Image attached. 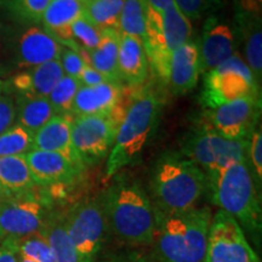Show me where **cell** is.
<instances>
[{"mask_svg": "<svg viewBox=\"0 0 262 262\" xmlns=\"http://www.w3.org/2000/svg\"><path fill=\"white\" fill-rule=\"evenodd\" d=\"M108 232L127 247H149L155 242L156 214L147 192L127 178H118L102 195Z\"/></svg>", "mask_w": 262, "mask_h": 262, "instance_id": "1", "label": "cell"}, {"mask_svg": "<svg viewBox=\"0 0 262 262\" xmlns=\"http://www.w3.org/2000/svg\"><path fill=\"white\" fill-rule=\"evenodd\" d=\"M150 202L155 212L179 214L196 208L208 191L205 172L179 152H165L150 171Z\"/></svg>", "mask_w": 262, "mask_h": 262, "instance_id": "2", "label": "cell"}, {"mask_svg": "<svg viewBox=\"0 0 262 262\" xmlns=\"http://www.w3.org/2000/svg\"><path fill=\"white\" fill-rule=\"evenodd\" d=\"M156 214L155 245L160 262H205L211 210L193 208L179 214Z\"/></svg>", "mask_w": 262, "mask_h": 262, "instance_id": "3", "label": "cell"}, {"mask_svg": "<svg viewBox=\"0 0 262 262\" xmlns=\"http://www.w3.org/2000/svg\"><path fill=\"white\" fill-rule=\"evenodd\" d=\"M208 189L212 203L231 215L257 243L262 226L260 192L255 186L248 162L232 164L208 176Z\"/></svg>", "mask_w": 262, "mask_h": 262, "instance_id": "4", "label": "cell"}, {"mask_svg": "<svg viewBox=\"0 0 262 262\" xmlns=\"http://www.w3.org/2000/svg\"><path fill=\"white\" fill-rule=\"evenodd\" d=\"M160 101L153 91L145 90L134 98L118 126L113 147L108 155L107 178H112L140 159L158 123Z\"/></svg>", "mask_w": 262, "mask_h": 262, "instance_id": "5", "label": "cell"}, {"mask_svg": "<svg viewBox=\"0 0 262 262\" xmlns=\"http://www.w3.org/2000/svg\"><path fill=\"white\" fill-rule=\"evenodd\" d=\"M248 147L249 140H227L201 124L188 134L180 153L198 165L208 178L232 164L248 162Z\"/></svg>", "mask_w": 262, "mask_h": 262, "instance_id": "6", "label": "cell"}, {"mask_svg": "<svg viewBox=\"0 0 262 262\" xmlns=\"http://www.w3.org/2000/svg\"><path fill=\"white\" fill-rule=\"evenodd\" d=\"M247 62L234 54L204 74L201 103L205 110L244 97L261 96V91Z\"/></svg>", "mask_w": 262, "mask_h": 262, "instance_id": "7", "label": "cell"}, {"mask_svg": "<svg viewBox=\"0 0 262 262\" xmlns=\"http://www.w3.org/2000/svg\"><path fill=\"white\" fill-rule=\"evenodd\" d=\"M60 214L66 232L83 261L95 262L108 232L102 199H84Z\"/></svg>", "mask_w": 262, "mask_h": 262, "instance_id": "8", "label": "cell"}, {"mask_svg": "<svg viewBox=\"0 0 262 262\" xmlns=\"http://www.w3.org/2000/svg\"><path fill=\"white\" fill-rule=\"evenodd\" d=\"M117 108L110 114L81 116L73 119L71 127L72 147L84 168L96 165L110 155L118 126L123 119Z\"/></svg>", "mask_w": 262, "mask_h": 262, "instance_id": "9", "label": "cell"}, {"mask_svg": "<svg viewBox=\"0 0 262 262\" xmlns=\"http://www.w3.org/2000/svg\"><path fill=\"white\" fill-rule=\"evenodd\" d=\"M51 212L52 201L45 189L37 192L34 188L27 194L0 199V239L40 232Z\"/></svg>", "mask_w": 262, "mask_h": 262, "instance_id": "10", "label": "cell"}, {"mask_svg": "<svg viewBox=\"0 0 262 262\" xmlns=\"http://www.w3.org/2000/svg\"><path fill=\"white\" fill-rule=\"evenodd\" d=\"M205 262H260L238 222L225 211L212 216Z\"/></svg>", "mask_w": 262, "mask_h": 262, "instance_id": "11", "label": "cell"}, {"mask_svg": "<svg viewBox=\"0 0 262 262\" xmlns=\"http://www.w3.org/2000/svg\"><path fill=\"white\" fill-rule=\"evenodd\" d=\"M261 116V96L244 97L205 110L204 124L227 140H249L257 129Z\"/></svg>", "mask_w": 262, "mask_h": 262, "instance_id": "12", "label": "cell"}, {"mask_svg": "<svg viewBox=\"0 0 262 262\" xmlns=\"http://www.w3.org/2000/svg\"><path fill=\"white\" fill-rule=\"evenodd\" d=\"M25 157L33 181L39 187L70 185L85 169L81 164L56 152L32 149Z\"/></svg>", "mask_w": 262, "mask_h": 262, "instance_id": "13", "label": "cell"}, {"mask_svg": "<svg viewBox=\"0 0 262 262\" xmlns=\"http://www.w3.org/2000/svg\"><path fill=\"white\" fill-rule=\"evenodd\" d=\"M201 74L214 70L235 54L234 33L227 22L211 15L205 18L198 45Z\"/></svg>", "mask_w": 262, "mask_h": 262, "instance_id": "14", "label": "cell"}, {"mask_svg": "<svg viewBox=\"0 0 262 262\" xmlns=\"http://www.w3.org/2000/svg\"><path fill=\"white\" fill-rule=\"evenodd\" d=\"M61 45L39 27H29L19 35L16 48L18 67L33 68L47 62L58 60Z\"/></svg>", "mask_w": 262, "mask_h": 262, "instance_id": "15", "label": "cell"}, {"mask_svg": "<svg viewBox=\"0 0 262 262\" xmlns=\"http://www.w3.org/2000/svg\"><path fill=\"white\" fill-rule=\"evenodd\" d=\"M201 75L198 45L188 40L171 52L169 63L168 84L173 95L192 91L198 84Z\"/></svg>", "mask_w": 262, "mask_h": 262, "instance_id": "16", "label": "cell"}, {"mask_svg": "<svg viewBox=\"0 0 262 262\" xmlns=\"http://www.w3.org/2000/svg\"><path fill=\"white\" fill-rule=\"evenodd\" d=\"M235 28L244 41L247 64L255 81L261 86L262 78V27L261 12L250 11L235 5Z\"/></svg>", "mask_w": 262, "mask_h": 262, "instance_id": "17", "label": "cell"}, {"mask_svg": "<svg viewBox=\"0 0 262 262\" xmlns=\"http://www.w3.org/2000/svg\"><path fill=\"white\" fill-rule=\"evenodd\" d=\"M85 0H51L41 22L48 32L60 45L75 50L71 35V26L83 17Z\"/></svg>", "mask_w": 262, "mask_h": 262, "instance_id": "18", "label": "cell"}, {"mask_svg": "<svg viewBox=\"0 0 262 262\" xmlns=\"http://www.w3.org/2000/svg\"><path fill=\"white\" fill-rule=\"evenodd\" d=\"M120 97L122 86L119 84L106 81L95 86H80L74 97L72 113L75 117L110 114L118 107Z\"/></svg>", "mask_w": 262, "mask_h": 262, "instance_id": "19", "label": "cell"}, {"mask_svg": "<svg viewBox=\"0 0 262 262\" xmlns=\"http://www.w3.org/2000/svg\"><path fill=\"white\" fill-rule=\"evenodd\" d=\"M60 60H54L16 74L11 86L25 97H48L63 77Z\"/></svg>", "mask_w": 262, "mask_h": 262, "instance_id": "20", "label": "cell"}, {"mask_svg": "<svg viewBox=\"0 0 262 262\" xmlns=\"http://www.w3.org/2000/svg\"><path fill=\"white\" fill-rule=\"evenodd\" d=\"M73 119V114H56L52 117L33 135L32 149L60 153L73 162L81 164L72 147L71 127Z\"/></svg>", "mask_w": 262, "mask_h": 262, "instance_id": "21", "label": "cell"}, {"mask_svg": "<svg viewBox=\"0 0 262 262\" xmlns=\"http://www.w3.org/2000/svg\"><path fill=\"white\" fill-rule=\"evenodd\" d=\"M148 64L142 39L120 34L118 72L122 83L142 84L148 75Z\"/></svg>", "mask_w": 262, "mask_h": 262, "instance_id": "22", "label": "cell"}, {"mask_svg": "<svg viewBox=\"0 0 262 262\" xmlns=\"http://www.w3.org/2000/svg\"><path fill=\"white\" fill-rule=\"evenodd\" d=\"M35 186L25 156L0 158V199L27 194Z\"/></svg>", "mask_w": 262, "mask_h": 262, "instance_id": "23", "label": "cell"}, {"mask_svg": "<svg viewBox=\"0 0 262 262\" xmlns=\"http://www.w3.org/2000/svg\"><path fill=\"white\" fill-rule=\"evenodd\" d=\"M120 33L118 29H103L100 44L89 52V66L106 78L107 81L122 84L118 72V50Z\"/></svg>", "mask_w": 262, "mask_h": 262, "instance_id": "24", "label": "cell"}, {"mask_svg": "<svg viewBox=\"0 0 262 262\" xmlns=\"http://www.w3.org/2000/svg\"><path fill=\"white\" fill-rule=\"evenodd\" d=\"M40 233L50 245L55 262H84L66 232L60 212H51Z\"/></svg>", "mask_w": 262, "mask_h": 262, "instance_id": "25", "label": "cell"}, {"mask_svg": "<svg viewBox=\"0 0 262 262\" xmlns=\"http://www.w3.org/2000/svg\"><path fill=\"white\" fill-rule=\"evenodd\" d=\"M56 114V111L51 106L48 97L21 96L18 100L16 118H17V125L25 127L32 135H34Z\"/></svg>", "mask_w": 262, "mask_h": 262, "instance_id": "26", "label": "cell"}, {"mask_svg": "<svg viewBox=\"0 0 262 262\" xmlns=\"http://www.w3.org/2000/svg\"><path fill=\"white\" fill-rule=\"evenodd\" d=\"M162 29L170 54L187 42L192 35L191 21L180 11L175 3L162 12Z\"/></svg>", "mask_w": 262, "mask_h": 262, "instance_id": "27", "label": "cell"}, {"mask_svg": "<svg viewBox=\"0 0 262 262\" xmlns=\"http://www.w3.org/2000/svg\"><path fill=\"white\" fill-rule=\"evenodd\" d=\"M124 0H86L83 17L101 31L118 29Z\"/></svg>", "mask_w": 262, "mask_h": 262, "instance_id": "28", "label": "cell"}, {"mask_svg": "<svg viewBox=\"0 0 262 262\" xmlns=\"http://www.w3.org/2000/svg\"><path fill=\"white\" fill-rule=\"evenodd\" d=\"M16 251L19 257L35 262H55L51 248L40 232L18 238H6L3 243Z\"/></svg>", "mask_w": 262, "mask_h": 262, "instance_id": "29", "label": "cell"}, {"mask_svg": "<svg viewBox=\"0 0 262 262\" xmlns=\"http://www.w3.org/2000/svg\"><path fill=\"white\" fill-rule=\"evenodd\" d=\"M118 31L123 35L143 39L146 31V14L142 0H124Z\"/></svg>", "mask_w": 262, "mask_h": 262, "instance_id": "30", "label": "cell"}, {"mask_svg": "<svg viewBox=\"0 0 262 262\" xmlns=\"http://www.w3.org/2000/svg\"><path fill=\"white\" fill-rule=\"evenodd\" d=\"M33 148V135L25 127L12 125L0 135V158L25 156Z\"/></svg>", "mask_w": 262, "mask_h": 262, "instance_id": "31", "label": "cell"}, {"mask_svg": "<svg viewBox=\"0 0 262 262\" xmlns=\"http://www.w3.org/2000/svg\"><path fill=\"white\" fill-rule=\"evenodd\" d=\"M81 86L79 80L63 75L49 94L48 100L57 114H72V106L78 90Z\"/></svg>", "mask_w": 262, "mask_h": 262, "instance_id": "32", "label": "cell"}, {"mask_svg": "<svg viewBox=\"0 0 262 262\" xmlns=\"http://www.w3.org/2000/svg\"><path fill=\"white\" fill-rule=\"evenodd\" d=\"M71 35L73 44L75 45V50L80 48L90 52L95 50L97 45L100 44L102 31L95 27L88 19L80 17L71 26Z\"/></svg>", "mask_w": 262, "mask_h": 262, "instance_id": "33", "label": "cell"}, {"mask_svg": "<svg viewBox=\"0 0 262 262\" xmlns=\"http://www.w3.org/2000/svg\"><path fill=\"white\" fill-rule=\"evenodd\" d=\"M180 11L189 21L215 15L225 4V0H173Z\"/></svg>", "mask_w": 262, "mask_h": 262, "instance_id": "34", "label": "cell"}, {"mask_svg": "<svg viewBox=\"0 0 262 262\" xmlns=\"http://www.w3.org/2000/svg\"><path fill=\"white\" fill-rule=\"evenodd\" d=\"M248 164L255 186L260 192L262 185V131L260 126L249 139Z\"/></svg>", "mask_w": 262, "mask_h": 262, "instance_id": "35", "label": "cell"}, {"mask_svg": "<svg viewBox=\"0 0 262 262\" xmlns=\"http://www.w3.org/2000/svg\"><path fill=\"white\" fill-rule=\"evenodd\" d=\"M50 3L51 0H15L11 12L26 21L39 24Z\"/></svg>", "mask_w": 262, "mask_h": 262, "instance_id": "36", "label": "cell"}, {"mask_svg": "<svg viewBox=\"0 0 262 262\" xmlns=\"http://www.w3.org/2000/svg\"><path fill=\"white\" fill-rule=\"evenodd\" d=\"M58 60L61 62L63 73L66 75H68V77L75 78V79H79L81 72H83L84 67L86 66L85 61L83 60V57L79 55V52L66 47L61 48Z\"/></svg>", "mask_w": 262, "mask_h": 262, "instance_id": "37", "label": "cell"}, {"mask_svg": "<svg viewBox=\"0 0 262 262\" xmlns=\"http://www.w3.org/2000/svg\"><path fill=\"white\" fill-rule=\"evenodd\" d=\"M16 116H17V107L14 98L9 95L0 94V135L14 125Z\"/></svg>", "mask_w": 262, "mask_h": 262, "instance_id": "38", "label": "cell"}, {"mask_svg": "<svg viewBox=\"0 0 262 262\" xmlns=\"http://www.w3.org/2000/svg\"><path fill=\"white\" fill-rule=\"evenodd\" d=\"M78 80H79L81 86H95V85L106 83L107 81L102 74L98 73L96 70H94L89 64L85 66Z\"/></svg>", "mask_w": 262, "mask_h": 262, "instance_id": "39", "label": "cell"}, {"mask_svg": "<svg viewBox=\"0 0 262 262\" xmlns=\"http://www.w3.org/2000/svg\"><path fill=\"white\" fill-rule=\"evenodd\" d=\"M104 262H150L148 258L139 253H125L119 255H113L107 258Z\"/></svg>", "mask_w": 262, "mask_h": 262, "instance_id": "40", "label": "cell"}, {"mask_svg": "<svg viewBox=\"0 0 262 262\" xmlns=\"http://www.w3.org/2000/svg\"><path fill=\"white\" fill-rule=\"evenodd\" d=\"M142 2L146 6L162 14L164 10L172 4L173 0H142Z\"/></svg>", "mask_w": 262, "mask_h": 262, "instance_id": "41", "label": "cell"}, {"mask_svg": "<svg viewBox=\"0 0 262 262\" xmlns=\"http://www.w3.org/2000/svg\"><path fill=\"white\" fill-rule=\"evenodd\" d=\"M18 255L16 251L6 245H0V262H18Z\"/></svg>", "mask_w": 262, "mask_h": 262, "instance_id": "42", "label": "cell"}, {"mask_svg": "<svg viewBox=\"0 0 262 262\" xmlns=\"http://www.w3.org/2000/svg\"><path fill=\"white\" fill-rule=\"evenodd\" d=\"M261 4L262 0H235V5L256 12H261Z\"/></svg>", "mask_w": 262, "mask_h": 262, "instance_id": "43", "label": "cell"}, {"mask_svg": "<svg viewBox=\"0 0 262 262\" xmlns=\"http://www.w3.org/2000/svg\"><path fill=\"white\" fill-rule=\"evenodd\" d=\"M15 0H0V8L9 10V11H12L14 9Z\"/></svg>", "mask_w": 262, "mask_h": 262, "instance_id": "44", "label": "cell"}, {"mask_svg": "<svg viewBox=\"0 0 262 262\" xmlns=\"http://www.w3.org/2000/svg\"><path fill=\"white\" fill-rule=\"evenodd\" d=\"M18 257H19V256H18ZM18 262H35V261L28 260V258H25V257H19V258H18Z\"/></svg>", "mask_w": 262, "mask_h": 262, "instance_id": "45", "label": "cell"}, {"mask_svg": "<svg viewBox=\"0 0 262 262\" xmlns=\"http://www.w3.org/2000/svg\"><path fill=\"white\" fill-rule=\"evenodd\" d=\"M2 88H3V83H2V80H0V91H2Z\"/></svg>", "mask_w": 262, "mask_h": 262, "instance_id": "46", "label": "cell"}, {"mask_svg": "<svg viewBox=\"0 0 262 262\" xmlns=\"http://www.w3.org/2000/svg\"><path fill=\"white\" fill-rule=\"evenodd\" d=\"M85 2H86V0H85Z\"/></svg>", "mask_w": 262, "mask_h": 262, "instance_id": "47", "label": "cell"}, {"mask_svg": "<svg viewBox=\"0 0 262 262\" xmlns=\"http://www.w3.org/2000/svg\"><path fill=\"white\" fill-rule=\"evenodd\" d=\"M234 2H235V0H234Z\"/></svg>", "mask_w": 262, "mask_h": 262, "instance_id": "48", "label": "cell"}]
</instances>
